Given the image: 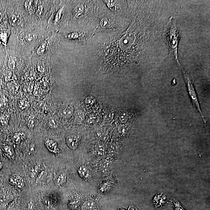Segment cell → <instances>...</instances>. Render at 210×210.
<instances>
[{
	"label": "cell",
	"instance_id": "1",
	"mask_svg": "<svg viewBox=\"0 0 210 210\" xmlns=\"http://www.w3.org/2000/svg\"><path fill=\"white\" fill-rule=\"evenodd\" d=\"M144 7L140 3L130 6L131 20L122 32L94 34L90 45L84 48V65L99 75L115 76L144 61L148 40Z\"/></svg>",
	"mask_w": 210,
	"mask_h": 210
},
{
	"label": "cell",
	"instance_id": "2",
	"mask_svg": "<svg viewBox=\"0 0 210 210\" xmlns=\"http://www.w3.org/2000/svg\"><path fill=\"white\" fill-rule=\"evenodd\" d=\"M70 2L72 27L94 32L98 25L102 1L87 0Z\"/></svg>",
	"mask_w": 210,
	"mask_h": 210
},
{
	"label": "cell",
	"instance_id": "3",
	"mask_svg": "<svg viewBox=\"0 0 210 210\" xmlns=\"http://www.w3.org/2000/svg\"><path fill=\"white\" fill-rule=\"evenodd\" d=\"M130 20V10L128 16H120L109 10L102 1L100 8L98 25L94 31V35L98 33L109 35L119 34L127 28Z\"/></svg>",
	"mask_w": 210,
	"mask_h": 210
},
{
	"label": "cell",
	"instance_id": "4",
	"mask_svg": "<svg viewBox=\"0 0 210 210\" xmlns=\"http://www.w3.org/2000/svg\"><path fill=\"white\" fill-rule=\"evenodd\" d=\"M170 23L166 34L167 41L170 52L175 57L177 64H179L178 59V41L181 37L180 31L178 29L175 18H170Z\"/></svg>",
	"mask_w": 210,
	"mask_h": 210
},
{
	"label": "cell",
	"instance_id": "5",
	"mask_svg": "<svg viewBox=\"0 0 210 210\" xmlns=\"http://www.w3.org/2000/svg\"><path fill=\"white\" fill-rule=\"evenodd\" d=\"M94 31H85L72 27V31L65 35V39L82 45L83 48L91 43Z\"/></svg>",
	"mask_w": 210,
	"mask_h": 210
},
{
	"label": "cell",
	"instance_id": "6",
	"mask_svg": "<svg viewBox=\"0 0 210 210\" xmlns=\"http://www.w3.org/2000/svg\"><path fill=\"white\" fill-rule=\"evenodd\" d=\"M178 68L182 70V73H183L186 85L187 86L190 98H191V100L193 102V104L195 106L198 111H199L200 114L205 124H206V119L205 118L204 116H203L202 112L201 110L200 106L199 103V100H198L197 96L196 91H195V88L193 85L192 80L190 77V74L187 71H186L184 68H182L181 64H177Z\"/></svg>",
	"mask_w": 210,
	"mask_h": 210
},
{
	"label": "cell",
	"instance_id": "7",
	"mask_svg": "<svg viewBox=\"0 0 210 210\" xmlns=\"http://www.w3.org/2000/svg\"><path fill=\"white\" fill-rule=\"evenodd\" d=\"M106 7L114 14L120 16L126 17L129 14L127 1L104 0L102 1Z\"/></svg>",
	"mask_w": 210,
	"mask_h": 210
},
{
	"label": "cell",
	"instance_id": "8",
	"mask_svg": "<svg viewBox=\"0 0 210 210\" xmlns=\"http://www.w3.org/2000/svg\"><path fill=\"white\" fill-rule=\"evenodd\" d=\"M167 200V196L164 193L159 192L156 194L153 201V204L156 207L162 206Z\"/></svg>",
	"mask_w": 210,
	"mask_h": 210
},
{
	"label": "cell",
	"instance_id": "9",
	"mask_svg": "<svg viewBox=\"0 0 210 210\" xmlns=\"http://www.w3.org/2000/svg\"><path fill=\"white\" fill-rule=\"evenodd\" d=\"M62 6H60L59 9L56 12V15L55 16L54 22L55 24L57 26L60 24L62 22L63 17L65 14L66 11V4L64 3L62 4Z\"/></svg>",
	"mask_w": 210,
	"mask_h": 210
},
{
	"label": "cell",
	"instance_id": "10",
	"mask_svg": "<svg viewBox=\"0 0 210 210\" xmlns=\"http://www.w3.org/2000/svg\"><path fill=\"white\" fill-rule=\"evenodd\" d=\"M66 141L67 145L72 149H76L78 143V139L75 135H70L67 137Z\"/></svg>",
	"mask_w": 210,
	"mask_h": 210
},
{
	"label": "cell",
	"instance_id": "11",
	"mask_svg": "<svg viewBox=\"0 0 210 210\" xmlns=\"http://www.w3.org/2000/svg\"><path fill=\"white\" fill-rule=\"evenodd\" d=\"M98 206L96 203L91 199H88L84 203L82 210H97Z\"/></svg>",
	"mask_w": 210,
	"mask_h": 210
},
{
	"label": "cell",
	"instance_id": "12",
	"mask_svg": "<svg viewBox=\"0 0 210 210\" xmlns=\"http://www.w3.org/2000/svg\"><path fill=\"white\" fill-rule=\"evenodd\" d=\"M67 179V174L64 172L60 173L54 179L55 184L57 186L62 185L66 182Z\"/></svg>",
	"mask_w": 210,
	"mask_h": 210
},
{
	"label": "cell",
	"instance_id": "13",
	"mask_svg": "<svg viewBox=\"0 0 210 210\" xmlns=\"http://www.w3.org/2000/svg\"><path fill=\"white\" fill-rule=\"evenodd\" d=\"M46 146L51 152L56 153L58 152L57 144L56 141L53 140H49L45 143Z\"/></svg>",
	"mask_w": 210,
	"mask_h": 210
},
{
	"label": "cell",
	"instance_id": "14",
	"mask_svg": "<svg viewBox=\"0 0 210 210\" xmlns=\"http://www.w3.org/2000/svg\"><path fill=\"white\" fill-rule=\"evenodd\" d=\"M37 38V35L36 34L31 32L26 33L23 36V40L28 43L35 41Z\"/></svg>",
	"mask_w": 210,
	"mask_h": 210
},
{
	"label": "cell",
	"instance_id": "15",
	"mask_svg": "<svg viewBox=\"0 0 210 210\" xmlns=\"http://www.w3.org/2000/svg\"><path fill=\"white\" fill-rule=\"evenodd\" d=\"M170 203L175 210H188L181 204L178 200L175 198L172 199Z\"/></svg>",
	"mask_w": 210,
	"mask_h": 210
},
{
	"label": "cell",
	"instance_id": "16",
	"mask_svg": "<svg viewBox=\"0 0 210 210\" xmlns=\"http://www.w3.org/2000/svg\"><path fill=\"white\" fill-rule=\"evenodd\" d=\"M78 172L81 177L86 179L88 178L90 176V172L88 169L85 166H81L79 167L78 169Z\"/></svg>",
	"mask_w": 210,
	"mask_h": 210
},
{
	"label": "cell",
	"instance_id": "17",
	"mask_svg": "<svg viewBox=\"0 0 210 210\" xmlns=\"http://www.w3.org/2000/svg\"><path fill=\"white\" fill-rule=\"evenodd\" d=\"M9 21L10 24L14 27L18 26L20 22L19 18L14 14H10L9 16Z\"/></svg>",
	"mask_w": 210,
	"mask_h": 210
},
{
	"label": "cell",
	"instance_id": "18",
	"mask_svg": "<svg viewBox=\"0 0 210 210\" xmlns=\"http://www.w3.org/2000/svg\"><path fill=\"white\" fill-rule=\"evenodd\" d=\"M14 199V196L10 194H4L0 197V202L4 204H6L11 202Z\"/></svg>",
	"mask_w": 210,
	"mask_h": 210
},
{
	"label": "cell",
	"instance_id": "19",
	"mask_svg": "<svg viewBox=\"0 0 210 210\" xmlns=\"http://www.w3.org/2000/svg\"><path fill=\"white\" fill-rule=\"evenodd\" d=\"M104 147L101 144H98L96 149L95 154L98 158H101L104 157Z\"/></svg>",
	"mask_w": 210,
	"mask_h": 210
},
{
	"label": "cell",
	"instance_id": "20",
	"mask_svg": "<svg viewBox=\"0 0 210 210\" xmlns=\"http://www.w3.org/2000/svg\"><path fill=\"white\" fill-rule=\"evenodd\" d=\"M73 110L71 109L68 108L60 111L59 115L65 118H69L73 115Z\"/></svg>",
	"mask_w": 210,
	"mask_h": 210
},
{
	"label": "cell",
	"instance_id": "21",
	"mask_svg": "<svg viewBox=\"0 0 210 210\" xmlns=\"http://www.w3.org/2000/svg\"><path fill=\"white\" fill-rule=\"evenodd\" d=\"M47 46H48V44H47V42L46 41H44L41 44H40V46H39V48H38L37 50V54L39 56H42L43 54L45 52Z\"/></svg>",
	"mask_w": 210,
	"mask_h": 210
},
{
	"label": "cell",
	"instance_id": "22",
	"mask_svg": "<svg viewBox=\"0 0 210 210\" xmlns=\"http://www.w3.org/2000/svg\"><path fill=\"white\" fill-rule=\"evenodd\" d=\"M47 173L46 172L43 171L39 174L37 178L36 179V182L37 184H41L45 180L46 178Z\"/></svg>",
	"mask_w": 210,
	"mask_h": 210
},
{
	"label": "cell",
	"instance_id": "23",
	"mask_svg": "<svg viewBox=\"0 0 210 210\" xmlns=\"http://www.w3.org/2000/svg\"><path fill=\"white\" fill-rule=\"evenodd\" d=\"M34 1H26L25 3V7L27 10L30 13L34 12Z\"/></svg>",
	"mask_w": 210,
	"mask_h": 210
},
{
	"label": "cell",
	"instance_id": "24",
	"mask_svg": "<svg viewBox=\"0 0 210 210\" xmlns=\"http://www.w3.org/2000/svg\"><path fill=\"white\" fill-rule=\"evenodd\" d=\"M48 123L50 125L52 128H57L59 126V123L57 119L52 117H51L48 119Z\"/></svg>",
	"mask_w": 210,
	"mask_h": 210
},
{
	"label": "cell",
	"instance_id": "25",
	"mask_svg": "<svg viewBox=\"0 0 210 210\" xmlns=\"http://www.w3.org/2000/svg\"><path fill=\"white\" fill-rule=\"evenodd\" d=\"M85 118L83 113L82 111H77L75 113V120L79 122H82Z\"/></svg>",
	"mask_w": 210,
	"mask_h": 210
},
{
	"label": "cell",
	"instance_id": "26",
	"mask_svg": "<svg viewBox=\"0 0 210 210\" xmlns=\"http://www.w3.org/2000/svg\"><path fill=\"white\" fill-rule=\"evenodd\" d=\"M27 126L29 128H32L35 127V123H36V121L34 119L32 118H29L27 119V122H26Z\"/></svg>",
	"mask_w": 210,
	"mask_h": 210
},
{
	"label": "cell",
	"instance_id": "27",
	"mask_svg": "<svg viewBox=\"0 0 210 210\" xmlns=\"http://www.w3.org/2000/svg\"><path fill=\"white\" fill-rule=\"evenodd\" d=\"M13 142L14 143L18 144L20 143L21 140V136L20 134H15L12 137Z\"/></svg>",
	"mask_w": 210,
	"mask_h": 210
},
{
	"label": "cell",
	"instance_id": "28",
	"mask_svg": "<svg viewBox=\"0 0 210 210\" xmlns=\"http://www.w3.org/2000/svg\"><path fill=\"white\" fill-rule=\"evenodd\" d=\"M8 65L10 69L14 70L15 66V62L14 58L10 57L9 58Z\"/></svg>",
	"mask_w": 210,
	"mask_h": 210
},
{
	"label": "cell",
	"instance_id": "29",
	"mask_svg": "<svg viewBox=\"0 0 210 210\" xmlns=\"http://www.w3.org/2000/svg\"><path fill=\"white\" fill-rule=\"evenodd\" d=\"M18 188H22L24 186V182L22 178L18 177L16 184Z\"/></svg>",
	"mask_w": 210,
	"mask_h": 210
},
{
	"label": "cell",
	"instance_id": "30",
	"mask_svg": "<svg viewBox=\"0 0 210 210\" xmlns=\"http://www.w3.org/2000/svg\"><path fill=\"white\" fill-rule=\"evenodd\" d=\"M19 107L21 110H26L27 107V102H26L24 100H20L19 104Z\"/></svg>",
	"mask_w": 210,
	"mask_h": 210
},
{
	"label": "cell",
	"instance_id": "31",
	"mask_svg": "<svg viewBox=\"0 0 210 210\" xmlns=\"http://www.w3.org/2000/svg\"><path fill=\"white\" fill-rule=\"evenodd\" d=\"M7 102L4 98H0V108L3 109L7 106Z\"/></svg>",
	"mask_w": 210,
	"mask_h": 210
},
{
	"label": "cell",
	"instance_id": "32",
	"mask_svg": "<svg viewBox=\"0 0 210 210\" xmlns=\"http://www.w3.org/2000/svg\"><path fill=\"white\" fill-rule=\"evenodd\" d=\"M8 124V119L5 116H1L0 117V124L3 126L7 125Z\"/></svg>",
	"mask_w": 210,
	"mask_h": 210
},
{
	"label": "cell",
	"instance_id": "33",
	"mask_svg": "<svg viewBox=\"0 0 210 210\" xmlns=\"http://www.w3.org/2000/svg\"><path fill=\"white\" fill-rule=\"evenodd\" d=\"M8 34L7 32H2L0 34V38L2 40V41L5 43H6L7 40Z\"/></svg>",
	"mask_w": 210,
	"mask_h": 210
},
{
	"label": "cell",
	"instance_id": "34",
	"mask_svg": "<svg viewBox=\"0 0 210 210\" xmlns=\"http://www.w3.org/2000/svg\"><path fill=\"white\" fill-rule=\"evenodd\" d=\"M43 6L41 5H39V6H38V7L37 11L36 12L37 15L38 16H41L42 14H43Z\"/></svg>",
	"mask_w": 210,
	"mask_h": 210
},
{
	"label": "cell",
	"instance_id": "35",
	"mask_svg": "<svg viewBox=\"0 0 210 210\" xmlns=\"http://www.w3.org/2000/svg\"><path fill=\"white\" fill-rule=\"evenodd\" d=\"M11 76V72L8 71L6 72V74H5V80H6V81L10 80Z\"/></svg>",
	"mask_w": 210,
	"mask_h": 210
},
{
	"label": "cell",
	"instance_id": "36",
	"mask_svg": "<svg viewBox=\"0 0 210 210\" xmlns=\"http://www.w3.org/2000/svg\"><path fill=\"white\" fill-rule=\"evenodd\" d=\"M6 152H7V153H8L9 154L11 155L12 153L11 149H10V147L8 146H6L4 148Z\"/></svg>",
	"mask_w": 210,
	"mask_h": 210
},
{
	"label": "cell",
	"instance_id": "37",
	"mask_svg": "<svg viewBox=\"0 0 210 210\" xmlns=\"http://www.w3.org/2000/svg\"><path fill=\"white\" fill-rule=\"evenodd\" d=\"M128 210H138L137 208L133 204L130 205L128 207Z\"/></svg>",
	"mask_w": 210,
	"mask_h": 210
},
{
	"label": "cell",
	"instance_id": "38",
	"mask_svg": "<svg viewBox=\"0 0 210 210\" xmlns=\"http://www.w3.org/2000/svg\"><path fill=\"white\" fill-rule=\"evenodd\" d=\"M2 14H1V13H0V21L2 19Z\"/></svg>",
	"mask_w": 210,
	"mask_h": 210
},
{
	"label": "cell",
	"instance_id": "39",
	"mask_svg": "<svg viewBox=\"0 0 210 210\" xmlns=\"http://www.w3.org/2000/svg\"><path fill=\"white\" fill-rule=\"evenodd\" d=\"M1 168H2V165H1V164H0V170H1Z\"/></svg>",
	"mask_w": 210,
	"mask_h": 210
},
{
	"label": "cell",
	"instance_id": "40",
	"mask_svg": "<svg viewBox=\"0 0 210 210\" xmlns=\"http://www.w3.org/2000/svg\"><path fill=\"white\" fill-rule=\"evenodd\" d=\"M118 210H125L124 209H123V208H119V209Z\"/></svg>",
	"mask_w": 210,
	"mask_h": 210
},
{
	"label": "cell",
	"instance_id": "41",
	"mask_svg": "<svg viewBox=\"0 0 210 210\" xmlns=\"http://www.w3.org/2000/svg\"><path fill=\"white\" fill-rule=\"evenodd\" d=\"M2 83V80H1L0 79V85Z\"/></svg>",
	"mask_w": 210,
	"mask_h": 210
}]
</instances>
